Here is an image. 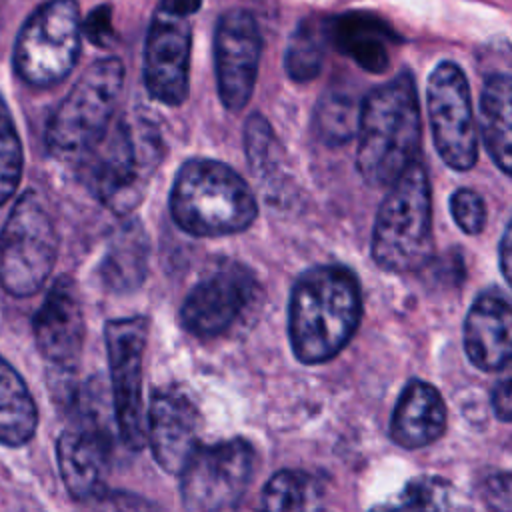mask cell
Listing matches in <instances>:
<instances>
[{"label":"cell","mask_w":512,"mask_h":512,"mask_svg":"<svg viewBox=\"0 0 512 512\" xmlns=\"http://www.w3.org/2000/svg\"><path fill=\"white\" fill-rule=\"evenodd\" d=\"M104 340L118 434L126 448L138 452L146 444L142 366L148 340V318L128 316L110 320L104 328Z\"/></svg>","instance_id":"10"},{"label":"cell","mask_w":512,"mask_h":512,"mask_svg":"<svg viewBox=\"0 0 512 512\" xmlns=\"http://www.w3.org/2000/svg\"><path fill=\"white\" fill-rule=\"evenodd\" d=\"M202 0H160L158 8L168 12V14H174V16H184L188 18L190 14L198 12Z\"/></svg>","instance_id":"33"},{"label":"cell","mask_w":512,"mask_h":512,"mask_svg":"<svg viewBox=\"0 0 512 512\" xmlns=\"http://www.w3.org/2000/svg\"><path fill=\"white\" fill-rule=\"evenodd\" d=\"M262 38L256 18L242 8H232L218 18L214 30V66L218 94L230 112H240L252 98Z\"/></svg>","instance_id":"13"},{"label":"cell","mask_w":512,"mask_h":512,"mask_svg":"<svg viewBox=\"0 0 512 512\" xmlns=\"http://www.w3.org/2000/svg\"><path fill=\"white\" fill-rule=\"evenodd\" d=\"M360 106L346 92L332 90L318 102V134L328 144H344L356 134Z\"/></svg>","instance_id":"26"},{"label":"cell","mask_w":512,"mask_h":512,"mask_svg":"<svg viewBox=\"0 0 512 512\" xmlns=\"http://www.w3.org/2000/svg\"><path fill=\"white\" fill-rule=\"evenodd\" d=\"M356 168L374 188L390 186L420 148V104L410 72L372 88L358 110Z\"/></svg>","instance_id":"2"},{"label":"cell","mask_w":512,"mask_h":512,"mask_svg":"<svg viewBox=\"0 0 512 512\" xmlns=\"http://www.w3.org/2000/svg\"><path fill=\"white\" fill-rule=\"evenodd\" d=\"M258 288L256 276L244 264L218 260L186 294L180 324L200 338L220 336L256 304Z\"/></svg>","instance_id":"12"},{"label":"cell","mask_w":512,"mask_h":512,"mask_svg":"<svg viewBox=\"0 0 512 512\" xmlns=\"http://www.w3.org/2000/svg\"><path fill=\"white\" fill-rule=\"evenodd\" d=\"M254 474V448L244 438L198 446L182 470L180 494L188 510H232L244 498Z\"/></svg>","instance_id":"9"},{"label":"cell","mask_w":512,"mask_h":512,"mask_svg":"<svg viewBox=\"0 0 512 512\" xmlns=\"http://www.w3.org/2000/svg\"><path fill=\"white\" fill-rule=\"evenodd\" d=\"M148 270V238L138 220H130L114 234L102 262L104 284L118 294L142 286Z\"/></svg>","instance_id":"22"},{"label":"cell","mask_w":512,"mask_h":512,"mask_svg":"<svg viewBox=\"0 0 512 512\" xmlns=\"http://www.w3.org/2000/svg\"><path fill=\"white\" fill-rule=\"evenodd\" d=\"M22 144L10 108L0 94V206L12 198L22 176Z\"/></svg>","instance_id":"27"},{"label":"cell","mask_w":512,"mask_h":512,"mask_svg":"<svg viewBox=\"0 0 512 512\" xmlns=\"http://www.w3.org/2000/svg\"><path fill=\"white\" fill-rule=\"evenodd\" d=\"M38 426V410L22 376L0 356V442L26 444Z\"/></svg>","instance_id":"23"},{"label":"cell","mask_w":512,"mask_h":512,"mask_svg":"<svg viewBox=\"0 0 512 512\" xmlns=\"http://www.w3.org/2000/svg\"><path fill=\"white\" fill-rule=\"evenodd\" d=\"M82 34L96 46L106 48L114 42V26H112V8L108 4L94 8L84 22H80Z\"/></svg>","instance_id":"30"},{"label":"cell","mask_w":512,"mask_h":512,"mask_svg":"<svg viewBox=\"0 0 512 512\" xmlns=\"http://www.w3.org/2000/svg\"><path fill=\"white\" fill-rule=\"evenodd\" d=\"M512 82L506 72L490 74L480 94V136L486 152L502 174L512 172L510 128H512Z\"/></svg>","instance_id":"21"},{"label":"cell","mask_w":512,"mask_h":512,"mask_svg":"<svg viewBox=\"0 0 512 512\" xmlns=\"http://www.w3.org/2000/svg\"><path fill=\"white\" fill-rule=\"evenodd\" d=\"M492 410L500 422H510L512 400H510V378L504 376L492 390Z\"/></svg>","instance_id":"32"},{"label":"cell","mask_w":512,"mask_h":512,"mask_svg":"<svg viewBox=\"0 0 512 512\" xmlns=\"http://www.w3.org/2000/svg\"><path fill=\"white\" fill-rule=\"evenodd\" d=\"M34 336L42 356L58 366L72 368L80 358L86 324L78 288L72 278L60 276L48 290L34 316Z\"/></svg>","instance_id":"17"},{"label":"cell","mask_w":512,"mask_h":512,"mask_svg":"<svg viewBox=\"0 0 512 512\" xmlns=\"http://www.w3.org/2000/svg\"><path fill=\"white\" fill-rule=\"evenodd\" d=\"M200 412L180 388L168 386L152 392L146 416V444L156 464L178 474L190 454L200 446Z\"/></svg>","instance_id":"15"},{"label":"cell","mask_w":512,"mask_h":512,"mask_svg":"<svg viewBox=\"0 0 512 512\" xmlns=\"http://www.w3.org/2000/svg\"><path fill=\"white\" fill-rule=\"evenodd\" d=\"M326 40L362 70L382 74L390 66V48L400 42L392 26L374 12L350 10L324 22Z\"/></svg>","instance_id":"19"},{"label":"cell","mask_w":512,"mask_h":512,"mask_svg":"<svg viewBox=\"0 0 512 512\" xmlns=\"http://www.w3.org/2000/svg\"><path fill=\"white\" fill-rule=\"evenodd\" d=\"M510 224H506L504 232H502V240H500V248H498V254H500V270H502V276L504 280L508 282L510 280Z\"/></svg>","instance_id":"34"},{"label":"cell","mask_w":512,"mask_h":512,"mask_svg":"<svg viewBox=\"0 0 512 512\" xmlns=\"http://www.w3.org/2000/svg\"><path fill=\"white\" fill-rule=\"evenodd\" d=\"M164 156L158 124L136 110L122 116L82 158V176L90 192L112 212L136 208Z\"/></svg>","instance_id":"3"},{"label":"cell","mask_w":512,"mask_h":512,"mask_svg":"<svg viewBox=\"0 0 512 512\" xmlns=\"http://www.w3.org/2000/svg\"><path fill=\"white\" fill-rule=\"evenodd\" d=\"M450 214L458 228L470 236H476L484 230L486 204L484 198L472 188H458L450 196Z\"/></svg>","instance_id":"29"},{"label":"cell","mask_w":512,"mask_h":512,"mask_svg":"<svg viewBox=\"0 0 512 512\" xmlns=\"http://www.w3.org/2000/svg\"><path fill=\"white\" fill-rule=\"evenodd\" d=\"M484 498H486L488 508L508 512L512 508V504H510V476L506 472H502V474H496V476L488 478L486 488H484Z\"/></svg>","instance_id":"31"},{"label":"cell","mask_w":512,"mask_h":512,"mask_svg":"<svg viewBox=\"0 0 512 512\" xmlns=\"http://www.w3.org/2000/svg\"><path fill=\"white\" fill-rule=\"evenodd\" d=\"M426 102L432 138L440 158L452 170H470L478 158V128L472 112L470 86L458 64L444 60L432 70Z\"/></svg>","instance_id":"11"},{"label":"cell","mask_w":512,"mask_h":512,"mask_svg":"<svg viewBox=\"0 0 512 512\" xmlns=\"http://www.w3.org/2000/svg\"><path fill=\"white\" fill-rule=\"evenodd\" d=\"M362 292L356 274L342 264H318L298 276L288 302V338L302 364H324L356 334Z\"/></svg>","instance_id":"1"},{"label":"cell","mask_w":512,"mask_h":512,"mask_svg":"<svg viewBox=\"0 0 512 512\" xmlns=\"http://www.w3.org/2000/svg\"><path fill=\"white\" fill-rule=\"evenodd\" d=\"M510 302L498 288L480 292L464 320V352L468 360L484 370L498 372L510 362Z\"/></svg>","instance_id":"18"},{"label":"cell","mask_w":512,"mask_h":512,"mask_svg":"<svg viewBox=\"0 0 512 512\" xmlns=\"http://www.w3.org/2000/svg\"><path fill=\"white\" fill-rule=\"evenodd\" d=\"M192 28L188 18L156 10L144 42V84L148 94L166 104L178 106L190 90Z\"/></svg>","instance_id":"14"},{"label":"cell","mask_w":512,"mask_h":512,"mask_svg":"<svg viewBox=\"0 0 512 512\" xmlns=\"http://www.w3.org/2000/svg\"><path fill=\"white\" fill-rule=\"evenodd\" d=\"M122 86L120 58L110 56L90 64L48 120V150L60 158H80L108 130Z\"/></svg>","instance_id":"6"},{"label":"cell","mask_w":512,"mask_h":512,"mask_svg":"<svg viewBox=\"0 0 512 512\" xmlns=\"http://www.w3.org/2000/svg\"><path fill=\"white\" fill-rule=\"evenodd\" d=\"M452 506V486L444 478H412L398 494L394 508L402 510H442Z\"/></svg>","instance_id":"28"},{"label":"cell","mask_w":512,"mask_h":512,"mask_svg":"<svg viewBox=\"0 0 512 512\" xmlns=\"http://www.w3.org/2000/svg\"><path fill=\"white\" fill-rule=\"evenodd\" d=\"M432 192L424 164L412 162L384 196L370 252L378 268L408 274L424 268L432 256Z\"/></svg>","instance_id":"5"},{"label":"cell","mask_w":512,"mask_h":512,"mask_svg":"<svg viewBox=\"0 0 512 512\" xmlns=\"http://www.w3.org/2000/svg\"><path fill=\"white\" fill-rule=\"evenodd\" d=\"M266 510H318L322 490L314 476L302 470H280L266 482L260 498Z\"/></svg>","instance_id":"24"},{"label":"cell","mask_w":512,"mask_h":512,"mask_svg":"<svg viewBox=\"0 0 512 512\" xmlns=\"http://www.w3.org/2000/svg\"><path fill=\"white\" fill-rule=\"evenodd\" d=\"M446 420L448 412L440 392L424 380H410L392 412L390 438L406 450H420L444 434Z\"/></svg>","instance_id":"20"},{"label":"cell","mask_w":512,"mask_h":512,"mask_svg":"<svg viewBox=\"0 0 512 512\" xmlns=\"http://www.w3.org/2000/svg\"><path fill=\"white\" fill-rule=\"evenodd\" d=\"M110 434L100 418L82 416L78 426L60 434L58 468L70 496L80 502L102 498L110 472Z\"/></svg>","instance_id":"16"},{"label":"cell","mask_w":512,"mask_h":512,"mask_svg":"<svg viewBox=\"0 0 512 512\" xmlns=\"http://www.w3.org/2000/svg\"><path fill=\"white\" fill-rule=\"evenodd\" d=\"M58 252L54 220L34 190L14 204L0 232V284L16 298L36 294L50 276Z\"/></svg>","instance_id":"7"},{"label":"cell","mask_w":512,"mask_h":512,"mask_svg":"<svg viewBox=\"0 0 512 512\" xmlns=\"http://www.w3.org/2000/svg\"><path fill=\"white\" fill-rule=\"evenodd\" d=\"M324 44H326L324 24L302 20L286 46V54H284L286 74L294 82L314 80L322 68Z\"/></svg>","instance_id":"25"},{"label":"cell","mask_w":512,"mask_h":512,"mask_svg":"<svg viewBox=\"0 0 512 512\" xmlns=\"http://www.w3.org/2000/svg\"><path fill=\"white\" fill-rule=\"evenodd\" d=\"M170 214L186 234L218 238L244 232L258 216V204L234 168L212 158H190L174 178Z\"/></svg>","instance_id":"4"},{"label":"cell","mask_w":512,"mask_h":512,"mask_svg":"<svg viewBox=\"0 0 512 512\" xmlns=\"http://www.w3.org/2000/svg\"><path fill=\"white\" fill-rule=\"evenodd\" d=\"M80 8L76 0H50L22 26L14 46V68L32 86L64 80L80 54Z\"/></svg>","instance_id":"8"}]
</instances>
